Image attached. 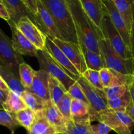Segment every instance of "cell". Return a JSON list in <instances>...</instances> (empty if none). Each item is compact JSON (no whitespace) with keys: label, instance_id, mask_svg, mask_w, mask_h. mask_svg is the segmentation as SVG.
Instances as JSON below:
<instances>
[{"label":"cell","instance_id":"obj_10","mask_svg":"<svg viewBox=\"0 0 134 134\" xmlns=\"http://www.w3.org/2000/svg\"><path fill=\"white\" fill-rule=\"evenodd\" d=\"M16 26L38 50L45 49L47 35L28 17L21 18L17 23Z\"/></svg>","mask_w":134,"mask_h":134},{"label":"cell","instance_id":"obj_32","mask_svg":"<svg viewBox=\"0 0 134 134\" xmlns=\"http://www.w3.org/2000/svg\"><path fill=\"white\" fill-rule=\"evenodd\" d=\"M104 91L107 100H113L128 92V87L122 84L114 82L109 88H104Z\"/></svg>","mask_w":134,"mask_h":134},{"label":"cell","instance_id":"obj_16","mask_svg":"<svg viewBox=\"0 0 134 134\" xmlns=\"http://www.w3.org/2000/svg\"><path fill=\"white\" fill-rule=\"evenodd\" d=\"M103 1L107 8V12L111 18L112 23L113 24L115 27L122 37L127 47L132 51V36L127 29L126 25L122 17L119 13V10H117L112 0H103Z\"/></svg>","mask_w":134,"mask_h":134},{"label":"cell","instance_id":"obj_11","mask_svg":"<svg viewBox=\"0 0 134 134\" xmlns=\"http://www.w3.org/2000/svg\"><path fill=\"white\" fill-rule=\"evenodd\" d=\"M37 26L51 39H64L42 0H37V13L35 15Z\"/></svg>","mask_w":134,"mask_h":134},{"label":"cell","instance_id":"obj_37","mask_svg":"<svg viewBox=\"0 0 134 134\" xmlns=\"http://www.w3.org/2000/svg\"><path fill=\"white\" fill-rule=\"evenodd\" d=\"M94 134H108L113 130L109 126L103 122H99L97 124L92 125Z\"/></svg>","mask_w":134,"mask_h":134},{"label":"cell","instance_id":"obj_41","mask_svg":"<svg viewBox=\"0 0 134 134\" xmlns=\"http://www.w3.org/2000/svg\"><path fill=\"white\" fill-rule=\"evenodd\" d=\"M9 91H7V90H3L0 89V101L3 103L6 100L8 94H9Z\"/></svg>","mask_w":134,"mask_h":134},{"label":"cell","instance_id":"obj_28","mask_svg":"<svg viewBox=\"0 0 134 134\" xmlns=\"http://www.w3.org/2000/svg\"><path fill=\"white\" fill-rule=\"evenodd\" d=\"M65 134H94L91 123H75L71 120L67 122V132Z\"/></svg>","mask_w":134,"mask_h":134},{"label":"cell","instance_id":"obj_29","mask_svg":"<svg viewBox=\"0 0 134 134\" xmlns=\"http://www.w3.org/2000/svg\"><path fill=\"white\" fill-rule=\"evenodd\" d=\"M131 103V97L129 92L122 96L113 100H107V107L115 111H125Z\"/></svg>","mask_w":134,"mask_h":134},{"label":"cell","instance_id":"obj_36","mask_svg":"<svg viewBox=\"0 0 134 134\" xmlns=\"http://www.w3.org/2000/svg\"><path fill=\"white\" fill-rule=\"evenodd\" d=\"M101 82L103 88H108L113 83V75L111 69L104 68L99 71Z\"/></svg>","mask_w":134,"mask_h":134},{"label":"cell","instance_id":"obj_39","mask_svg":"<svg viewBox=\"0 0 134 134\" xmlns=\"http://www.w3.org/2000/svg\"><path fill=\"white\" fill-rule=\"evenodd\" d=\"M0 18L5 20L7 22L10 20L7 9L2 1H0Z\"/></svg>","mask_w":134,"mask_h":134},{"label":"cell","instance_id":"obj_19","mask_svg":"<svg viewBox=\"0 0 134 134\" xmlns=\"http://www.w3.org/2000/svg\"><path fill=\"white\" fill-rule=\"evenodd\" d=\"M132 35L134 29V0H112Z\"/></svg>","mask_w":134,"mask_h":134},{"label":"cell","instance_id":"obj_8","mask_svg":"<svg viewBox=\"0 0 134 134\" xmlns=\"http://www.w3.org/2000/svg\"><path fill=\"white\" fill-rule=\"evenodd\" d=\"M102 30L105 38L108 39L113 48L121 57L124 59L133 58V56L132 51L127 47L122 37L115 27L108 12L102 20Z\"/></svg>","mask_w":134,"mask_h":134},{"label":"cell","instance_id":"obj_33","mask_svg":"<svg viewBox=\"0 0 134 134\" xmlns=\"http://www.w3.org/2000/svg\"><path fill=\"white\" fill-rule=\"evenodd\" d=\"M73 98L67 92L64 96L62 99L56 105L59 111L61 112L63 116L67 120H71V103Z\"/></svg>","mask_w":134,"mask_h":134},{"label":"cell","instance_id":"obj_27","mask_svg":"<svg viewBox=\"0 0 134 134\" xmlns=\"http://www.w3.org/2000/svg\"><path fill=\"white\" fill-rule=\"evenodd\" d=\"M14 115L20 126L24 127L27 131L35 120L36 113L30 109L26 108L14 113Z\"/></svg>","mask_w":134,"mask_h":134},{"label":"cell","instance_id":"obj_22","mask_svg":"<svg viewBox=\"0 0 134 134\" xmlns=\"http://www.w3.org/2000/svg\"><path fill=\"white\" fill-rule=\"evenodd\" d=\"M35 113V119L27 130L28 134H57L44 117L43 109Z\"/></svg>","mask_w":134,"mask_h":134},{"label":"cell","instance_id":"obj_34","mask_svg":"<svg viewBox=\"0 0 134 134\" xmlns=\"http://www.w3.org/2000/svg\"><path fill=\"white\" fill-rule=\"evenodd\" d=\"M82 77H83L90 85H92L94 87L100 89V90H104L102 86V82H101L99 71L88 69L82 75Z\"/></svg>","mask_w":134,"mask_h":134},{"label":"cell","instance_id":"obj_17","mask_svg":"<svg viewBox=\"0 0 134 134\" xmlns=\"http://www.w3.org/2000/svg\"><path fill=\"white\" fill-rule=\"evenodd\" d=\"M79 1L90 19L102 30V20L107 13L103 0H79Z\"/></svg>","mask_w":134,"mask_h":134},{"label":"cell","instance_id":"obj_1","mask_svg":"<svg viewBox=\"0 0 134 134\" xmlns=\"http://www.w3.org/2000/svg\"><path fill=\"white\" fill-rule=\"evenodd\" d=\"M73 16L78 39L90 51L101 55L99 41L105 38L103 31L94 24L82 8L79 0H65Z\"/></svg>","mask_w":134,"mask_h":134},{"label":"cell","instance_id":"obj_30","mask_svg":"<svg viewBox=\"0 0 134 134\" xmlns=\"http://www.w3.org/2000/svg\"><path fill=\"white\" fill-rule=\"evenodd\" d=\"M20 96L27 105V108L33 110L35 112L43 109L44 106L45 105V104L40 99H38L35 95L27 90H25Z\"/></svg>","mask_w":134,"mask_h":134},{"label":"cell","instance_id":"obj_45","mask_svg":"<svg viewBox=\"0 0 134 134\" xmlns=\"http://www.w3.org/2000/svg\"><path fill=\"white\" fill-rule=\"evenodd\" d=\"M132 75H133V78H134V71H133V74H132Z\"/></svg>","mask_w":134,"mask_h":134},{"label":"cell","instance_id":"obj_14","mask_svg":"<svg viewBox=\"0 0 134 134\" xmlns=\"http://www.w3.org/2000/svg\"><path fill=\"white\" fill-rule=\"evenodd\" d=\"M48 77L49 73L45 71L43 69L35 71L31 87L26 90L32 93L44 104L51 100L49 92Z\"/></svg>","mask_w":134,"mask_h":134},{"label":"cell","instance_id":"obj_25","mask_svg":"<svg viewBox=\"0 0 134 134\" xmlns=\"http://www.w3.org/2000/svg\"><path fill=\"white\" fill-rule=\"evenodd\" d=\"M48 82L51 99L55 105H57L68 92V90L59 80L50 74Z\"/></svg>","mask_w":134,"mask_h":134},{"label":"cell","instance_id":"obj_9","mask_svg":"<svg viewBox=\"0 0 134 134\" xmlns=\"http://www.w3.org/2000/svg\"><path fill=\"white\" fill-rule=\"evenodd\" d=\"M52 41L65 54L82 76L88 68L79 44L57 38L52 39Z\"/></svg>","mask_w":134,"mask_h":134},{"label":"cell","instance_id":"obj_31","mask_svg":"<svg viewBox=\"0 0 134 134\" xmlns=\"http://www.w3.org/2000/svg\"><path fill=\"white\" fill-rule=\"evenodd\" d=\"M0 125L5 126L12 132L20 126L15 118L14 113L0 109Z\"/></svg>","mask_w":134,"mask_h":134},{"label":"cell","instance_id":"obj_7","mask_svg":"<svg viewBox=\"0 0 134 134\" xmlns=\"http://www.w3.org/2000/svg\"><path fill=\"white\" fill-rule=\"evenodd\" d=\"M39 62L40 69L45 71L50 75L54 77L61 82L68 91L69 88L76 82L72 79L64 71V69L59 65L58 63L52 57L47 48L44 50H38L36 56Z\"/></svg>","mask_w":134,"mask_h":134},{"label":"cell","instance_id":"obj_46","mask_svg":"<svg viewBox=\"0 0 134 134\" xmlns=\"http://www.w3.org/2000/svg\"><path fill=\"white\" fill-rule=\"evenodd\" d=\"M0 1H2V0H0Z\"/></svg>","mask_w":134,"mask_h":134},{"label":"cell","instance_id":"obj_12","mask_svg":"<svg viewBox=\"0 0 134 134\" xmlns=\"http://www.w3.org/2000/svg\"><path fill=\"white\" fill-rule=\"evenodd\" d=\"M46 48L52 57L57 62L59 65L64 69L67 74L75 81H77L81 77V75L75 67L73 65L68 58L65 54L60 49L58 46L54 44L52 39L47 36L46 39Z\"/></svg>","mask_w":134,"mask_h":134},{"label":"cell","instance_id":"obj_18","mask_svg":"<svg viewBox=\"0 0 134 134\" xmlns=\"http://www.w3.org/2000/svg\"><path fill=\"white\" fill-rule=\"evenodd\" d=\"M6 7L10 18V21L17 24L23 17H28L37 26L34 14L30 11L22 0H2Z\"/></svg>","mask_w":134,"mask_h":134},{"label":"cell","instance_id":"obj_42","mask_svg":"<svg viewBox=\"0 0 134 134\" xmlns=\"http://www.w3.org/2000/svg\"><path fill=\"white\" fill-rule=\"evenodd\" d=\"M128 92L130 94L131 103H134V81L128 87Z\"/></svg>","mask_w":134,"mask_h":134},{"label":"cell","instance_id":"obj_15","mask_svg":"<svg viewBox=\"0 0 134 134\" xmlns=\"http://www.w3.org/2000/svg\"><path fill=\"white\" fill-rule=\"evenodd\" d=\"M43 113L48 122L57 134H65L67 132V122L56 105L52 101L47 102L43 109Z\"/></svg>","mask_w":134,"mask_h":134},{"label":"cell","instance_id":"obj_21","mask_svg":"<svg viewBox=\"0 0 134 134\" xmlns=\"http://www.w3.org/2000/svg\"><path fill=\"white\" fill-rule=\"evenodd\" d=\"M79 44L84 56L88 69L99 71L103 68H106L102 55L89 50L80 39H79Z\"/></svg>","mask_w":134,"mask_h":134},{"label":"cell","instance_id":"obj_4","mask_svg":"<svg viewBox=\"0 0 134 134\" xmlns=\"http://www.w3.org/2000/svg\"><path fill=\"white\" fill-rule=\"evenodd\" d=\"M77 82L81 85L88 102L90 109V122L98 121L99 113L108 109L107 99L104 90H100L93 86L82 76Z\"/></svg>","mask_w":134,"mask_h":134},{"label":"cell","instance_id":"obj_24","mask_svg":"<svg viewBox=\"0 0 134 134\" xmlns=\"http://www.w3.org/2000/svg\"><path fill=\"white\" fill-rule=\"evenodd\" d=\"M3 110L11 113H16L21 110L27 108L20 96L9 90L6 100L3 104Z\"/></svg>","mask_w":134,"mask_h":134},{"label":"cell","instance_id":"obj_26","mask_svg":"<svg viewBox=\"0 0 134 134\" xmlns=\"http://www.w3.org/2000/svg\"><path fill=\"white\" fill-rule=\"evenodd\" d=\"M35 71L26 62L21 64L19 66V75L21 83L25 90L30 88L32 85Z\"/></svg>","mask_w":134,"mask_h":134},{"label":"cell","instance_id":"obj_35","mask_svg":"<svg viewBox=\"0 0 134 134\" xmlns=\"http://www.w3.org/2000/svg\"><path fill=\"white\" fill-rule=\"evenodd\" d=\"M68 94L72 97L73 99H77V100L81 101V102H85V103H87L89 105L87 99H86V96H85L84 92L82 90V88H81V85H79L77 81H76L68 90Z\"/></svg>","mask_w":134,"mask_h":134},{"label":"cell","instance_id":"obj_43","mask_svg":"<svg viewBox=\"0 0 134 134\" xmlns=\"http://www.w3.org/2000/svg\"><path fill=\"white\" fill-rule=\"evenodd\" d=\"M0 89L3 90H7V91L10 90L8 86L7 85L6 82L4 81V80L1 77H0Z\"/></svg>","mask_w":134,"mask_h":134},{"label":"cell","instance_id":"obj_44","mask_svg":"<svg viewBox=\"0 0 134 134\" xmlns=\"http://www.w3.org/2000/svg\"><path fill=\"white\" fill-rule=\"evenodd\" d=\"M132 52L134 58V29L132 35Z\"/></svg>","mask_w":134,"mask_h":134},{"label":"cell","instance_id":"obj_40","mask_svg":"<svg viewBox=\"0 0 134 134\" xmlns=\"http://www.w3.org/2000/svg\"><path fill=\"white\" fill-rule=\"evenodd\" d=\"M126 112V113L130 116L131 119H132V120H133V121L134 122V103H131L130 104V105L128 107Z\"/></svg>","mask_w":134,"mask_h":134},{"label":"cell","instance_id":"obj_38","mask_svg":"<svg viewBox=\"0 0 134 134\" xmlns=\"http://www.w3.org/2000/svg\"><path fill=\"white\" fill-rule=\"evenodd\" d=\"M27 9L35 16L37 13V0H22Z\"/></svg>","mask_w":134,"mask_h":134},{"label":"cell","instance_id":"obj_13","mask_svg":"<svg viewBox=\"0 0 134 134\" xmlns=\"http://www.w3.org/2000/svg\"><path fill=\"white\" fill-rule=\"evenodd\" d=\"M12 33V41L16 51L22 56L36 57L38 49L18 30L16 24L9 20L7 22Z\"/></svg>","mask_w":134,"mask_h":134},{"label":"cell","instance_id":"obj_5","mask_svg":"<svg viewBox=\"0 0 134 134\" xmlns=\"http://www.w3.org/2000/svg\"><path fill=\"white\" fill-rule=\"evenodd\" d=\"M24 62L25 61L22 55L14 48L12 39L0 28V64L8 68L20 79L19 66Z\"/></svg>","mask_w":134,"mask_h":134},{"label":"cell","instance_id":"obj_2","mask_svg":"<svg viewBox=\"0 0 134 134\" xmlns=\"http://www.w3.org/2000/svg\"><path fill=\"white\" fill-rule=\"evenodd\" d=\"M64 40L79 44L73 16L65 0H42Z\"/></svg>","mask_w":134,"mask_h":134},{"label":"cell","instance_id":"obj_20","mask_svg":"<svg viewBox=\"0 0 134 134\" xmlns=\"http://www.w3.org/2000/svg\"><path fill=\"white\" fill-rule=\"evenodd\" d=\"M90 106L87 103L73 99L71 109V120L75 123H91Z\"/></svg>","mask_w":134,"mask_h":134},{"label":"cell","instance_id":"obj_6","mask_svg":"<svg viewBox=\"0 0 134 134\" xmlns=\"http://www.w3.org/2000/svg\"><path fill=\"white\" fill-rule=\"evenodd\" d=\"M99 122H103L120 134H131L134 122L125 111H115L107 109L99 113Z\"/></svg>","mask_w":134,"mask_h":134},{"label":"cell","instance_id":"obj_3","mask_svg":"<svg viewBox=\"0 0 134 134\" xmlns=\"http://www.w3.org/2000/svg\"><path fill=\"white\" fill-rule=\"evenodd\" d=\"M101 55L106 68L123 75H132L134 71V58L124 59L113 48L106 38L99 41Z\"/></svg>","mask_w":134,"mask_h":134},{"label":"cell","instance_id":"obj_23","mask_svg":"<svg viewBox=\"0 0 134 134\" xmlns=\"http://www.w3.org/2000/svg\"><path fill=\"white\" fill-rule=\"evenodd\" d=\"M0 77L6 82L9 90L18 95H22L25 90V88L21 83L20 79H18L8 68L1 64H0Z\"/></svg>","mask_w":134,"mask_h":134}]
</instances>
